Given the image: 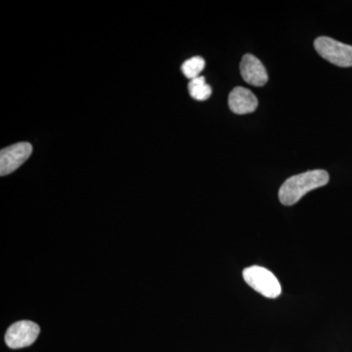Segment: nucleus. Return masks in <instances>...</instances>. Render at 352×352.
Wrapping results in <instances>:
<instances>
[{
	"label": "nucleus",
	"instance_id": "20e7f679",
	"mask_svg": "<svg viewBox=\"0 0 352 352\" xmlns=\"http://www.w3.org/2000/svg\"><path fill=\"white\" fill-rule=\"evenodd\" d=\"M41 328L38 324L29 320L16 322L7 330L6 342L12 349H24L32 346L38 339Z\"/></svg>",
	"mask_w": 352,
	"mask_h": 352
},
{
	"label": "nucleus",
	"instance_id": "39448f33",
	"mask_svg": "<svg viewBox=\"0 0 352 352\" xmlns=\"http://www.w3.org/2000/svg\"><path fill=\"white\" fill-rule=\"evenodd\" d=\"M32 152L30 143L21 142L4 148L0 152V175H10L29 159Z\"/></svg>",
	"mask_w": 352,
	"mask_h": 352
},
{
	"label": "nucleus",
	"instance_id": "6e6552de",
	"mask_svg": "<svg viewBox=\"0 0 352 352\" xmlns=\"http://www.w3.org/2000/svg\"><path fill=\"white\" fill-rule=\"evenodd\" d=\"M188 90L192 98L198 101L208 100L212 95V87L206 82V78L201 76L189 82Z\"/></svg>",
	"mask_w": 352,
	"mask_h": 352
},
{
	"label": "nucleus",
	"instance_id": "f257e3e1",
	"mask_svg": "<svg viewBox=\"0 0 352 352\" xmlns=\"http://www.w3.org/2000/svg\"><path fill=\"white\" fill-rule=\"evenodd\" d=\"M329 179V173L323 170H309L291 176L279 190V200L284 206L295 205L308 192L327 185Z\"/></svg>",
	"mask_w": 352,
	"mask_h": 352
},
{
	"label": "nucleus",
	"instance_id": "423d86ee",
	"mask_svg": "<svg viewBox=\"0 0 352 352\" xmlns=\"http://www.w3.org/2000/svg\"><path fill=\"white\" fill-rule=\"evenodd\" d=\"M240 71L245 82L254 87H263L268 80V74L263 63L252 54H245L240 64Z\"/></svg>",
	"mask_w": 352,
	"mask_h": 352
},
{
	"label": "nucleus",
	"instance_id": "7ed1b4c3",
	"mask_svg": "<svg viewBox=\"0 0 352 352\" xmlns=\"http://www.w3.org/2000/svg\"><path fill=\"white\" fill-rule=\"evenodd\" d=\"M315 50L328 62L342 68L352 67V45L340 43L328 36L315 39Z\"/></svg>",
	"mask_w": 352,
	"mask_h": 352
},
{
	"label": "nucleus",
	"instance_id": "0eeeda50",
	"mask_svg": "<svg viewBox=\"0 0 352 352\" xmlns=\"http://www.w3.org/2000/svg\"><path fill=\"white\" fill-rule=\"evenodd\" d=\"M229 108L237 115H245L254 112L258 102L256 95L245 87H235L229 94Z\"/></svg>",
	"mask_w": 352,
	"mask_h": 352
},
{
	"label": "nucleus",
	"instance_id": "f03ea898",
	"mask_svg": "<svg viewBox=\"0 0 352 352\" xmlns=\"http://www.w3.org/2000/svg\"><path fill=\"white\" fill-rule=\"evenodd\" d=\"M243 277L245 283L265 298H276L281 295V285L271 271L261 266L245 268Z\"/></svg>",
	"mask_w": 352,
	"mask_h": 352
},
{
	"label": "nucleus",
	"instance_id": "1a4fd4ad",
	"mask_svg": "<svg viewBox=\"0 0 352 352\" xmlns=\"http://www.w3.org/2000/svg\"><path fill=\"white\" fill-rule=\"evenodd\" d=\"M206 62L201 57H193L185 61L182 64V73L189 80H194V78L200 76L201 71L205 68Z\"/></svg>",
	"mask_w": 352,
	"mask_h": 352
}]
</instances>
